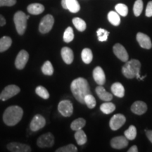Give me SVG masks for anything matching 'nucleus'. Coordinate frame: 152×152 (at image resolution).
<instances>
[{
  "mask_svg": "<svg viewBox=\"0 0 152 152\" xmlns=\"http://www.w3.org/2000/svg\"><path fill=\"white\" fill-rule=\"evenodd\" d=\"M141 69V63L137 59H132L125 62V65L122 68V73L125 77L132 79L137 77L140 79V71Z\"/></svg>",
  "mask_w": 152,
  "mask_h": 152,
  "instance_id": "3",
  "label": "nucleus"
},
{
  "mask_svg": "<svg viewBox=\"0 0 152 152\" xmlns=\"http://www.w3.org/2000/svg\"><path fill=\"white\" fill-rule=\"evenodd\" d=\"M81 57L83 61L86 64H89L92 62L93 59V54L92 52L90 49L85 48L82 51Z\"/></svg>",
  "mask_w": 152,
  "mask_h": 152,
  "instance_id": "24",
  "label": "nucleus"
},
{
  "mask_svg": "<svg viewBox=\"0 0 152 152\" xmlns=\"http://www.w3.org/2000/svg\"><path fill=\"white\" fill-rule=\"evenodd\" d=\"M37 144L40 148L52 147L54 144V137L50 132L44 134L38 138Z\"/></svg>",
  "mask_w": 152,
  "mask_h": 152,
  "instance_id": "6",
  "label": "nucleus"
},
{
  "mask_svg": "<svg viewBox=\"0 0 152 152\" xmlns=\"http://www.w3.org/2000/svg\"><path fill=\"white\" fill-rule=\"evenodd\" d=\"M143 10V1L142 0H137L134 4L133 11L135 16H140Z\"/></svg>",
  "mask_w": 152,
  "mask_h": 152,
  "instance_id": "35",
  "label": "nucleus"
},
{
  "mask_svg": "<svg viewBox=\"0 0 152 152\" xmlns=\"http://www.w3.org/2000/svg\"><path fill=\"white\" fill-rule=\"evenodd\" d=\"M71 90L76 100L83 104H85V96L91 94L88 82L83 77H78L73 80L71 85Z\"/></svg>",
  "mask_w": 152,
  "mask_h": 152,
  "instance_id": "1",
  "label": "nucleus"
},
{
  "mask_svg": "<svg viewBox=\"0 0 152 152\" xmlns=\"http://www.w3.org/2000/svg\"><path fill=\"white\" fill-rule=\"evenodd\" d=\"M59 113L64 117H70L73 113V106L69 100H63L58 105Z\"/></svg>",
  "mask_w": 152,
  "mask_h": 152,
  "instance_id": "7",
  "label": "nucleus"
},
{
  "mask_svg": "<svg viewBox=\"0 0 152 152\" xmlns=\"http://www.w3.org/2000/svg\"><path fill=\"white\" fill-rule=\"evenodd\" d=\"M42 72L45 75L50 76L53 75V73H54V68H53L52 63L49 61H47L43 64V66H42Z\"/></svg>",
  "mask_w": 152,
  "mask_h": 152,
  "instance_id": "30",
  "label": "nucleus"
},
{
  "mask_svg": "<svg viewBox=\"0 0 152 152\" xmlns=\"http://www.w3.org/2000/svg\"><path fill=\"white\" fill-rule=\"evenodd\" d=\"M126 118L123 114H115L110 120L109 126L112 130H118L125 124Z\"/></svg>",
  "mask_w": 152,
  "mask_h": 152,
  "instance_id": "9",
  "label": "nucleus"
},
{
  "mask_svg": "<svg viewBox=\"0 0 152 152\" xmlns=\"http://www.w3.org/2000/svg\"><path fill=\"white\" fill-rule=\"evenodd\" d=\"M115 11L120 16H126L128 13V8L124 4H118L115 6Z\"/></svg>",
  "mask_w": 152,
  "mask_h": 152,
  "instance_id": "37",
  "label": "nucleus"
},
{
  "mask_svg": "<svg viewBox=\"0 0 152 152\" xmlns=\"http://www.w3.org/2000/svg\"><path fill=\"white\" fill-rule=\"evenodd\" d=\"M7 149L11 152H30L31 148L29 145L19 142H11L7 144Z\"/></svg>",
  "mask_w": 152,
  "mask_h": 152,
  "instance_id": "13",
  "label": "nucleus"
},
{
  "mask_svg": "<svg viewBox=\"0 0 152 152\" xmlns=\"http://www.w3.org/2000/svg\"><path fill=\"white\" fill-rule=\"evenodd\" d=\"M96 93L101 100L104 102H110L113 99V95L111 93L106 92L105 89L102 87V85H99L96 88Z\"/></svg>",
  "mask_w": 152,
  "mask_h": 152,
  "instance_id": "20",
  "label": "nucleus"
},
{
  "mask_svg": "<svg viewBox=\"0 0 152 152\" xmlns=\"http://www.w3.org/2000/svg\"><path fill=\"white\" fill-rule=\"evenodd\" d=\"M113 51L114 54L116 56L117 58H118V59L122 61L123 62L128 61L129 59L128 54L127 52L126 49L122 45L119 43L115 44L113 47Z\"/></svg>",
  "mask_w": 152,
  "mask_h": 152,
  "instance_id": "12",
  "label": "nucleus"
},
{
  "mask_svg": "<svg viewBox=\"0 0 152 152\" xmlns=\"http://www.w3.org/2000/svg\"><path fill=\"white\" fill-rule=\"evenodd\" d=\"M111 92L115 96L119 98H123L125 96V88L120 83H115L111 86Z\"/></svg>",
  "mask_w": 152,
  "mask_h": 152,
  "instance_id": "21",
  "label": "nucleus"
},
{
  "mask_svg": "<svg viewBox=\"0 0 152 152\" xmlns=\"http://www.w3.org/2000/svg\"><path fill=\"white\" fill-rule=\"evenodd\" d=\"M128 145V140L124 136L115 137L111 140V146L113 149H121Z\"/></svg>",
  "mask_w": 152,
  "mask_h": 152,
  "instance_id": "14",
  "label": "nucleus"
},
{
  "mask_svg": "<svg viewBox=\"0 0 152 152\" xmlns=\"http://www.w3.org/2000/svg\"><path fill=\"white\" fill-rule=\"evenodd\" d=\"M61 5L63 8L74 14L80 10V6L77 0H61Z\"/></svg>",
  "mask_w": 152,
  "mask_h": 152,
  "instance_id": "15",
  "label": "nucleus"
},
{
  "mask_svg": "<svg viewBox=\"0 0 152 152\" xmlns=\"http://www.w3.org/2000/svg\"><path fill=\"white\" fill-rule=\"evenodd\" d=\"M72 22H73L74 26H75L76 29L78 30V31L83 32L86 29V23H85L84 20H83V19H81L80 18H77V17L74 18L73 19V20H72Z\"/></svg>",
  "mask_w": 152,
  "mask_h": 152,
  "instance_id": "28",
  "label": "nucleus"
},
{
  "mask_svg": "<svg viewBox=\"0 0 152 152\" xmlns=\"http://www.w3.org/2000/svg\"><path fill=\"white\" fill-rule=\"evenodd\" d=\"M128 151V152H137V151H138L137 147L136 145L132 146V147H131L130 148V149H129Z\"/></svg>",
  "mask_w": 152,
  "mask_h": 152,
  "instance_id": "43",
  "label": "nucleus"
},
{
  "mask_svg": "<svg viewBox=\"0 0 152 152\" xmlns=\"http://www.w3.org/2000/svg\"><path fill=\"white\" fill-rule=\"evenodd\" d=\"M54 23V18L51 14H47L43 17L39 26V31L41 33H48L52 29Z\"/></svg>",
  "mask_w": 152,
  "mask_h": 152,
  "instance_id": "5",
  "label": "nucleus"
},
{
  "mask_svg": "<svg viewBox=\"0 0 152 152\" xmlns=\"http://www.w3.org/2000/svg\"><path fill=\"white\" fill-rule=\"evenodd\" d=\"M145 132H146V135L149 139V140L150 142L152 143V130H145Z\"/></svg>",
  "mask_w": 152,
  "mask_h": 152,
  "instance_id": "41",
  "label": "nucleus"
},
{
  "mask_svg": "<svg viewBox=\"0 0 152 152\" xmlns=\"http://www.w3.org/2000/svg\"><path fill=\"white\" fill-rule=\"evenodd\" d=\"M12 45V39L9 36H4L0 39V52H4L9 49Z\"/></svg>",
  "mask_w": 152,
  "mask_h": 152,
  "instance_id": "23",
  "label": "nucleus"
},
{
  "mask_svg": "<svg viewBox=\"0 0 152 152\" xmlns=\"http://www.w3.org/2000/svg\"><path fill=\"white\" fill-rule=\"evenodd\" d=\"M35 92L38 96H40L44 99H47L49 98V93L45 87L42 86H38L36 87Z\"/></svg>",
  "mask_w": 152,
  "mask_h": 152,
  "instance_id": "36",
  "label": "nucleus"
},
{
  "mask_svg": "<svg viewBox=\"0 0 152 152\" xmlns=\"http://www.w3.org/2000/svg\"><path fill=\"white\" fill-rule=\"evenodd\" d=\"M93 77L96 84L99 85H103L105 84L106 75L104 73V70L100 66H97L93 71Z\"/></svg>",
  "mask_w": 152,
  "mask_h": 152,
  "instance_id": "18",
  "label": "nucleus"
},
{
  "mask_svg": "<svg viewBox=\"0 0 152 152\" xmlns=\"http://www.w3.org/2000/svg\"><path fill=\"white\" fill-rule=\"evenodd\" d=\"M23 115L22 108L18 106H11L5 110L3 121L8 126H14L20 122Z\"/></svg>",
  "mask_w": 152,
  "mask_h": 152,
  "instance_id": "2",
  "label": "nucleus"
},
{
  "mask_svg": "<svg viewBox=\"0 0 152 152\" xmlns=\"http://www.w3.org/2000/svg\"><path fill=\"white\" fill-rule=\"evenodd\" d=\"M27 10L28 13L33 15H39L45 11V7L39 3L31 4L28 7Z\"/></svg>",
  "mask_w": 152,
  "mask_h": 152,
  "instance_id": "22",
  "label": "nucleus"
},
{
  "mask_svg": "<svg viewBox=\"0 0 152 152\" xmlns=\"http://www.w3.org/2000/svg\"><path fill=\"white\" fill-rule=\"evenodd\" d=\"M16 3V0H0V7H12Z\"/></svg>",
  "mask_w": 152,
  "mask_h": 152,
  "instance_id": "39",
  "label": "nucleus"
},
{
  "mask_svg": "<svg viewBox=\"0 0 152 152\" xmlns=\"http://www.w3.org/2000/svg\"><path fill=\"white\" fill-rule=\"evenodd\" d=\"M45 124H46V121H45V118L42 115L37 114L32 119L30 124V128L33 132H36V131H38L40 129L43 128Z\"/></svg>",
  "mask_w": 152,
  "mask_h": 152,
  "instance_id": "10",
  "label": "nucleus"
},
{
  "mask_svg": "<svg viewBox=\"0 0 152 152\" xmlns=\"http://www.w3.org/2000/svg\"><path fill=\"white\" fill-rule=\"evenodd\" d=\"M109 32L103 28H99L96 31V35H97L98 40L99 42H106L107 41L108 37H109Z\"/></svg>",
  "mask_w": 152,
  "mask_h": 152,
  "instance_id": "33",
  "label": "nucleus"
},
{
  "mask_svg": "<svg viewBox=\"0 0 152 152\" xmlns=\"http://www.w3.org/2000/svg\"><path fill=\"white\" fill-rule=\"evenodd\" d=\"M61 57L64 61L66 64H71L73 63L74 59V54L73 50L71 48L67 47H64L61 49Z\"/></svg>",
  "mask_w": 152,
  "mask_h": 152,
  "instance_id": "19",
  "label": "nucleus"
},
{
  "mask_svg": "<svg viewBox=\"0 0 152 152\" xmlns=\"http://www.w3.org/2000/svg\"><path fill=\"white\" fill-rule=\"evenodd\" d=\"M115 106L113 103L106 102L100 106V110L104 114H110L115 111Z\"/></svg>",
  "mask_w": 152,
  "mask_h": 152,
  "instance_id": "27",
  "label": "nucleus"
},
{
  "mask_svg": "<svg viewBox=\"0 0 152 152\" xmlns=\"http://www.w3.org/2000/svg\"><path fill=\"white\" fill-rule=\"evenodd\" d=\"M146 16L147 17L152 16V1H150L147 6L146 9Z\"/></svg>",
  "mask_w": 152,
  "mask_h": 152,
  "instance_id": "40",
  "label": "nucleus"
},
{
  "mask_svg": "<svg viewBox=\"0 0 152 152\" xmlns=\"http://www.w3.org/2000/svg\"><path fill=\"white\" fill-rule=\"evenodd\" d=\"M0 99H1V94H0Z\"/></svg>",
  "mask_w": 152,
  "mask_h": 152,
  "instance_id": "44",
  "label": "nucleus"
},
{
  "mask_svg": "<svg viewBox=\"0 0 152 152\" xmlns=\"http://www.w3.org/2000/svg\"><path fill=\"white\" fill-rule=\"evenodd\" d=\"M75 139L77 143L79 145H83L87 141V137L85 132L83 130H79L76 131L75 133Z\"/></svg>",
  "mask_w": 152,
  "mask_h": 152,
  "instance_id": "25",
  "label": "nucleus"
},
{
  "mask_svg": "<svg viewBox=\"0 0 152 152\" xmlns=\"http://www.w3.org/2000/svg\"><path fill=\"white\" fill-rule=\"evenodd\" d=\"M137 41L138 42L140 46L142 48L146 49H150L152 47L151 39L149 36L142 33H138L137 34Z\"/></svg>",
  "mask_w": 152,
  "mask_h": 152,
  "instance_id": "16",
  "label": "nucleus"
},
{
  "mask_svg": "<svg viewBox=\"0 0 152 152\" xmlns=\"http://www.w3.org/2000/svg\"><path fill=\"white\" fill-rule=\"evenodd\" d=\"M108 20L111 23L112 25L115 26H119L121 23V18H120V15L117 12L115 11H110L108 14Z\"/></svg>",
  "mask_w": 152,
  "mask_h": 152,
  "instance_id": "26",
  "label": "nucleus"
},
{
  "mask_svg": "<svg viewBox=\"0 0 152 152\" xmlns=\"http://www.w3.org/2000/svg\"><path fill=\"white\" fill-rule=\"evenodd\" d=\"M20 89L19 87L15 85H8L4 89L1 93V99L2 101H7L13 96H16L20 92Z\"/></svg>",
  "mask_w": 152,
  "mask_h": 152,
  "instance_id": "8",
  "label": "nucleus"
},
{
  "mask_svg": "<svg viewBox=\"0 0 152 152\" xmlns=\"http://www.w3.org/2000/svg\"><path fill=\"white\" fill-rule=\"evenodd\" d=\"M85 124H86V121L83 118H79L75 119L72 122L71 125V128L73 130L77 131L79 130H81L83 127H85Z\"/></svg>",
  "mask_w": 152,
  "mask_h": 152,
  "instance_id": "29",
  "label": "nucleus"
},
{
  "mask_svg": "<svg viewBox=\"0 0 152 152\" xmlns=\"http://www.w3.org/2000/svg\"><path fill=\"white\" fill-rule=\"evenodd\" d=\"M131 111L136 115H142L147 111V105L145 102L142 101H137L132 104L131 106Z\"/></svg>",
  "mask_w": 152,
  "mask_h": 152,
  "instance_id": "17",
  "label": "nucleus"
},
{
  "mask_svg": "<svg viewBox=\"0 0 152 152\" xmlns=\"http://www.w3.org/2000/svg\"><path fill=\"white\" fill-rule=\"evenodd\" d=\"M64 41L66 43H69L73 40L74 33L73 30L71 27H68L66 28L64 33Z\"/></svg>",
  "mask_w": 152,
  "mask_h": 152,
  "instance_id": "32",
  "label": "nucleus"
},
{
  "mask_svg": "<svg viewBox=\"0 0 152 152\" xmlns=\"http://www.w3.org/2000/svg\"><path fill=\"white\" fill-rule=\"evenodd\" d=\"M28 58H29V54L26 50L20 51L15 61V66L17 69H23L28 61Z\"/></svg>",
  "mask_w": 152,
  "mask_h": 152,
  "instance_id": "11",
  "label": "nucleus"
},
{
  "mask_svg": "<svg viewBox=\"0 0 152 152\" xmlns=\"http://www.w3.org/2000/svg\"><path fill=\"white\" fill-rule=\"evenodd\" d=\"M56 152H77V149L73 144H68L64 147L58 148L56 151Z\"/></svg>",
  "mask_w": 152,
  "mask_h": 152,
  "instance_id": "38",
  "label": "nucleus"
},
{
  "mask_svg": "<svg viewBox=\"0 0 152 152\" xmlns=\"http://www.w3.org/2000/svg\"><path fill=\"white\" fill-rule=\"evenodd\" d=\"M30 16H27L21 11H17L14 16V21L16 31L20 35H23L27 27V20Z\"/></svg>",
  "mask_w": 152,
  "mask_h": 152,
  "instance_id": "4",
  "label": "nucleus"
},
{
  "mask_svg": "<svg viewBox=\"0 0 152 152\" xmlns=\"http://www.w3.org/2000/svg\"><path fill=\"white\" fill-rule=\"evenodd\" d=\"M5 24H6V20L4 17L2 15L0 14V27H1V26H5Z\"/></svg>",
  "mask_w": 152,
  "mask_h": 152,
  "instance_id": "42",
  "label": "nucleus"
},
{
  "mask_svg": "<svg viewBox=\"0 0 152 152\" xmlns=\"http://www.w3.org/2000/svg\"><path fill=\"white\" fill-rule=\"evenodd\" d=\"M85 104L89 109H93L96 105V101L93 95L89 94L85 96Z\"/></svg>",
  "mask_w": 152,
  "mask_h": 152,
  "instance_id": "34",
  "label": "nucleus"
},
{
  "mask_svg": "<svg viewBox=\"0 0 152 152\" xmlns=\"http://www.w3.org/2000/svg\"><path fill=\"white\" fill-rule=\"evenodd\" d=\"M125 137L128 140H133L137 137V129L134 125H130L129 128L124 132Z\"/></svg>",
  "mask_w": 152,
  "mask_h": 152,
  "instance_id": "31",
  "label": "nucleus"
}]
</instances>
